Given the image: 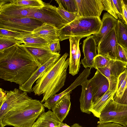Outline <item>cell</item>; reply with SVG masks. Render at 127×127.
<instances>
[{"mask_svg": "<svg viewBox=\"0 0 127 127\" xmlns=\"http://www.w3.org/2000/svg\"><path fill=\"white\" fill-rule=\"evenodd\" d=\"M78 17L100 18L103 10L102 0H75Z\"/></svg>", "mask_w": 127, "mask_h": 127, "instance_id": "12", "label": "cell"}, {"mask_svg": "<svg viewBox=\"0 0 127 127\" xmlns=\"http://www.w3.org/2000/svg\"><path fill=\"white\" fill-rule=\"evenodd\" d=\"M116 60L127 64V49L118 44Z\"/></svg>", "mask_w": 127, "mask_h": 127, "instance_id": "34", "label": "cell"}, {"mask_svg": "<svg viewBox=\"0 0 127 127\" xmlns=\"http://www.w3.org/2000/svg\"><path fill=\"white\" fill-rule=\"evenodd\" d=\"M59 6L57 7V11L59 15L64 20L69 23L78 17V13H71L65 10L61 5L59 3H57Z\"/></svg>", "mask_w": 127, "mask_h": 127, "instance_id": "32", "label": "cell"}, {"mask_svg": "<svg viewBox=\"0 0 127 127\" xmlns=\"http://www.w3.org/2000/svg\"><path fill=\"white\" fill-rule=\"evenodd\" d=\"M43 23L32 18L0 19V28L23 33H32Z\"/></svg>", "mask_w": 127, "mask_h": 127, "instance_id": "8", "label": "cell"}, {"mask_svg": "<svg viewBox=\"0 0 127 127\" xmlns=\"http://www.w3.org/2000/svg\"><path fill=\"white\" fill-rule=\"evenodd\" d=\"M30 18L36 19L59 30L68 23L58 13L57 7L48 3H44L42 7L38 9Z\"/></svg>", "mask_w": 127, "mask_h": 127, "instance_id": "7", "label": "cell"}, {"mask_svg": "<svg viewBox=\"0 0 127 127\" xmlns=\"http://www.w3.org/2000/svg\"><path fill=\"white\" fill-rule=\"evenodd\" d=\"M71 127H84L78 123H75L72 125L71 126Z\"/></svg>", "mask_w": 127, "mask_h": 127, "instance_id": "41", "label": "cell"}, {"mask_svg": "<svg viewBox=\"0 0 127 127\" xmlns=\"http://www.w3.org/2000/svg\"><path fill=\"white\" fill-rule=\"evenodd\" d=\"M21 44L20 40L13 38L0 37V51L17 44Z\"/></svg>", "mask_w": 127, "mask_h": 127, "instance_id": "30", "label": "cell"}, {"mask_svg": "<svg viewBox=\"0 0 127 127\" xmlns=\"http://www.w3.org/2000/svg\"><path fill=\"white\" fill-rule=\"evenodd\" d=\"M127 86V67L118 78L116 90L113 98L115 101L122 97Z\"/></svg>", "mask_w": 127, "mask_h": 127, "instance_id": "28", "label": "cell"}, {"mask_svg": "<svg viewBox=\"0 0 127 127\" xmlns=\"http://www.w3.org/2000/svg\"><path fill=\"white\" fill-rule=\"evenodd\" d=\"M96 127H124L122 125L115 123H111L98 124Z\"/></svg>", "mask_w": 127, "mask_h": 127, "instance_id": "39", "label": "cell"}, {"mask_svg": "<svg viewBox=\"0 0 127 127\" xmlns=\"http://www.w3.org/2000/svg\"><path fill=\"white\" fill-rule=\"evenodd\" d=\"M29 52L37 62L39 67L54 57L60 55L52 52L48 48L20 44Z\"/></svg>", "mask_w": 127, "mask_h": 127, "instance_id": "17", "label": "cell"}, {"mask_svg": "<svg viewBox=\"0 0 127 127\" xmlns=\"http://www.w3.org/2000/svg\"><path fill=\"white\" fill-rule=\"evenodd\" d=\"M12 2L17 5L25 7L40 8L44 5V3L40 0H11Z\"/></svg>", "mask_w": 127, "mask_h": 127, "instance_id": "29", "label": "cell"}, {"mask_svg": "<svg viewBox=\"0 0 127 127\" xmlns=\"http://www.w3.org/2000/svg\"><path fill=\"white\" fill-rule=\"evenodd\" d=\"M38 67L35 59L19 44L0 51V78L5 81L21 85Z\"/></svg>", "mask_w": 127, "mask_h": 127, "instance_id": "1", "label": "cell"}, {"mask_svg": "<svg viewBox=\"0 0 127 127\" xmlns=\"http://www.w3.org/2000/svg\"><path fill=\"white\" fill-rule=\"evenodd\" d=\"M60 127H71L65 123H64L62 122L61 123Z\"/></svg>", "mask_w": 127, "mask_h": 127, "instance_id": "42", "label": "cell"}, {"mask_svg": "<svg viewBox=\"0 0 127 127\" xmlns=\"http://www.w3.org/2000/svg\"><path fill=\"white\" fill-rule=\"evenodd\" d=\"M111 60L107 57L97 55L94 59L93 68L96 69L98 68L106 67Z\"/></svg>", "mask_w": 127, "mask_h": 127, "instance_id": "33", "label": "cell"}, {"mask_svg": "<svg viewBox=\"0 0 127 127\" xmlns=\"http://www.w3.org/2000/svg\"><path fill=\"white\" fill-rule=\"evenodd\" d=\"M91 68H85L80 74L75 81L66 89L61 93L56 94L48 98L43 105L44 107L49 110L51 109L57 102L62 97L68 93H71L72 91L79 85L81 84L87 79L91 73Z\"/></svg>", "mask_w": 127, "mask_h": 127, "instance_id": "14", "label": "cell"}, {"mask_svg": "<svg viewBox=\"0 0 127 127\" xmlns=\"http://www.w3.org/2000/svg\"><path fill=\"white\" fill-rule=\"evenodd\" d=\"M103 10L107 11L117 20H123V0H102Z\"/></svg>", "mask_w": 127, "mask_h": 127, "instance_id": "24", "label": "cell"}, {"mask_svg": "<svg viewBox=\"0 0 127 127\" xmlns=\"http://www.w3.org/2000/svg\"><path fill=\"white\" fill-rule=\"evenodd\" d=\"M60 56L61 55L52 58L44 64L38 67L26 82L23 85L19 86V89L27 93L33 92L32 87L34 83L47 69L60 58Z\"/></svg>", "mask_w": 127, "mask_h": 127, "instance_id": "18", "label": "cell"}, {"mask_svg": "<svg viewBox=\"0 0 127 127\" xmlns=\"http://www.w3.org/2000/svg\"><path fill=\"white\" fill-rule=\"evenodd\" d=\"M31 99L27 93L16 88L7 91L5 98L0 107V119L8 112L23 110L29 105Z\"/></svg>", "mask_w": 127, "mask_h": 127, "instance_id": "6", "label": "cell"}, {"mask_svg": "<svg viewBox=\"0 0 127 127\" xmlns=\"http://www.w3.org/2000/svg\"><path fill=\"white\" fill-rule=\"evenodd\" d=\"M116 90V89L112 91L108 90L92 106L90 111L95 116L99 118L103 108L110 99L113 98Z\"/></svg>", "mask_w": 127, "mask_h": 127, "instance_id": "26", "label": "cell"}, {"mask_svg": "<svg viewBox=\"0 0 127 127\" xmlns=\"http://www.w3.org/2000/svg\"><path fill=\"white\" fill-rule=\"evenodd\" d=\"M17 39L21 41V44L25 45L49 49L47 41L33 33L24 34Z\"/></svg>", "mask_w": 127, "mask_h": 127, "instance_id": "25", "label": "cell"}, {"mask_svg": "<svg viewBox=\"0 0 127 127\" xmlns=\"http://www.w3.org/2000/svg\"><path fill=\"white\" fill-rule=\"evenodd\" d=\"M62 122L52 111L49 110L41 113L32 127H60Z\"/></svg>", "mask_w": 127, "mask_h": 127, "instance_id": "22", "label": "cell"}, {"mask_svg": "<svg viewBox=\"0 0 127 127\" xmlns=\"http://www.w3.org/2000/svg\"><path fill=\"white\" fill-rule=\"evenodd\" d=\"M65 11L71 13H78V8L75 0H56Z\"/></svg>", "mask_w": 127, "mask_h": 127, "instance_id": "31", "label": "cell"}, {"mask_svg": "<svg viewBox=\"0 0 127 127\" xmlns=\"http://www.w3.org/2000/svg\"><path fill=\"white\" fill-rule=\"evenodd\" d=\"M70 94L68 93L62 97L51 109L54 113L62 122L66 117L70 109Z\"/></svg>", "mask_w": 127, "mask_h": 127, "instance_id": "21", "label": "cell"}, {"mask_svg": "<svg viewBox=\"0 0 127 127\" xmlns=\"http://www.w3.org/2000/svg\"><path fill=\"white\" fill-rule=\"evenodd\" d=\"M115 101L118 103L127 105V86L122 97Z\"/></svg>", "mask_w": 127, "mask_h": 127, "instance_id": "38", "label": "cell"}, {"mask_svg": "<svg viewBox=\"0 0 127 127\" xmlns=\"http://www.w3.org/2000/svg\"><path fill=\"white\" fill-rule=\"evenodd\" d=\"M38 8L19 6L13 3L11 0H0V19L30 18Z\"/></svg>", "mask_w": 127, "mask_h": 127, "instance_id": "9", "label": "cell"}, {"mask_svg": "<svg viewBox=\"0 0 127 127\" xmlns=\"http://www.w3.org/2000/svg\"><path fill=\"white\" fill-rule=\"evenodd\" d=\"M117 21L118 20L108 12L104 14L101 20L102 25L99 30L98 32L92 35L97 45L111 30L115 28Z\"/></svg>", "mask_w": 127, "mask_h": 127, "instance_id": "19", "label": "cell"}, {"mask_svg": "<svg viewBox=\"0 0 127 127\" xmlns=\"http://www.w3.org/2000/svg\"><path fill=\"white\" fill-rule=\"evenodd\" d=\"M113 98L101 111L97 123H113L127 127V105L117 103Z\"/></svg>", "mask_w": 127, "mask_h": 127, "instance_id": "5", "label": "cell"}, {"mask_svg": "<svg viewBox=\"0 0 127 127\" xmlns=\"http://www.w3.org/2000/svg\"><path fill=\"white\" fill-rule=\"evenodd\" d=\"M115 29L118 44L127 49V25L124 20H118Z\"/></svg>", "mask_w": 127, "mask_h": 127, "instance_id": "27", "label": "cell"}, {"mask_svg": "<svg viewBox=\"0 0 127 127\" xmlns=\"http://www.w3.org/2000/svg\"><path fill=\"white\" fill-rule=\"evenodd\" d=\"M0 127H4L3 125H2V124L0 123Z\"/></svg>", "mask_w": 127, "mask_h": 127, "instance_id": "43", "label": "cell"}, {"mask_svg": "<svg viewBox=\"0 0 127 127\" xmlns=\"http://www.w3.org/2000/svg\"><path fill=\"white\" fill-rule=\"evenodd\" d=\"M68 55L64 54L37 80L32 90L35 95L43 94L41 103L56 95L64 85L69 65V58L66 59Z\"/></svg>", "mask_w": 127, "mask_h": 127, "instance_id": "2", "label": "cell"}, {"mask_svg": "<svg viewBox=\"0 0 127 127\" xmlns=\"http://www.w3.org/2000/svg\"><path fill=\"white\" fill-rule=\"evenodd\" d=\"M89 80L93 91L92 106L109 90V83L107 78L97 69Z\"/></svg>", "mask_w": 127, "mask_h": 127, "instance_id": "13", "label": "cell"}, {"mask_svg": "<svg viewBox=\"0 0 127 127\" xmlns=\"http://www.w3.org/2000/svg\"><path fill=\"white\" fill-rule=\"evenodd\" d=\"M102 24L100 18L78 17L58 30L60 41L73 37H88L98 32Z\"/></svg>", "mask_w": 127, "mask_h": 127, "instance_id": "4", "label": "cell"}, {"mask_svg": "<svg viewBox=\"0 0 127 127\" xmlns=\"http://www.w3.org/2000/svg\"><path fill=\"white\" fill-rule=\"evenodd\" d=\"M82 92L79 101L80 109L82 112L88 114L92 107L93 91L90 80L87 79L81 85Z\"/></svg>", "mask_w": 127, "mask_h": 127, "instance_id": "20", "label": "cell"}, {"mask_svg": "<svg viewBox=\"0 0 127 127\" xmlns=\"http://www.w3.org/2000/svg\"><path fill=\"white\" fill-rule=\"evenodd\" d=\"M58 29L46 23L35 29L32 33L45 40L49 44L54 41L60 39Z\"/></svg>", "mask_w": 127, "mask_h": 127, "instance_id": "23", "label": "cell"}, {"mask_svg": "<svg viewBox=\"0 0 127 127\" xmlns=\"http://www.w3.org/2000/svg\"><path fill=\"white\" fill-rule=\"evenodd\" d=\"M45 111L44 107L40 101L32 99L29 105L23 110L9 112L0 120L4 127H32L40 114Z\"/></svg>", "mask_w": 127, "mask_h": 127, "instance_id": "3", "label": "cell"}, {"mask_svg": "<svg viewBox=\"0 0 127 127\" xmlns=\"http://www.w3.org/2000/svg\"><path fill=\"white\" fill-rule=\"evenodd\" d=\"M122 16L123 20L127 25V0H123Z\"/></svg>", "mask_w": 127, "mask_h": 127, "instance_id": "37", "label": "cell"}, {"mask_svg": "<svg viewBox=\"0 0 127 127\" xmlns=\"http://www.w3.org/2000/svg\"><path fill=\"white\" fill-rule=\"evenodd\" d=\"M23 33L0 28V37H9L17 38L20 37Z\"/></svg>", "mask_w": 127, "mask_h": 127, "instance_id": "35", "label": "cell"}, {"mask_svg": "<svg viewBox=\"0 0 127 127\" xmlns=\"http://www.w3.org/2000/svg\"><path fill=\"white\" fill-rule=\"evenodd\" d=\"M127 64L122 62L111 60L108 65L96 69L108 79L110 91L116 89L118 78L120 75L125 70Z\"/></svg>", "mask_w": 127, "mask_h": 127, "instance_id": "10", "label": "cell"}, {"mask_svg": "<svg viewBox=\"0 0 127 127\" xmlns=\"http://www.w3.org/2000/svg\"><path fill=\"white\" fill-rule=\"evenodd\" d=\"M97 46L92 35L83 41L82 48L84 58L81 60V63L85 68H93L94 59L97 55Z\"/></svg>", "mask_w": 127, "mask_h": 127, "instance_id": "16", "label": "cell"}, {"mask_svg": "<svg viewBox=\"0 0 127 127\" xmlns=\"http://www.w3.org/2000/svg\"><path fill=\"white\" fill-rule=\"evenodd\" d=\"M60 39L55 40L49 44L48 47L49 50L52 52L59 54L61 48Z\"/></svg>", "mask_w": 127, "mask_h": 127, "instance_id": "36", "label": "cell"}, {"mask_svg": "<svg viewBox=\"0 0 127 127\" xmlns=\"http://www.w3.org/2000/svg\"><path fill=\"white\" fill-rule=\"evenodd\" d=\"M118 44L115 28L111 30L103 38L97 45V55L107 57L116 60Z\"/></svg>", "mask_w": 127, "mask_h": 127, "instance_id": "11", "label": "cell"}, {"mask_svg": "<svg viewBox=\"0 0 127 127\" xmlns=\"http://www.w3.org/2000/svg\"><path fill=\"white\" fill-rule=\"evenodd\" d=\"M6 91L4 90L2 88L0 89V106L2 104L6 96Z\"/></svg>", "mask_w": 127, "mask_h": 127, "instance_id": "40", "label": "cell"}, {"mask_svg": "<svg viewBox=\"0 0 127 127\" xmlns=\"http://www.w3.org/2000/svg\"><path fill=\"white\" fill-rule=\"evenodd\" d=\"M82 38L81 37H73L69 39L70 43L69 73L73 76L78 73L80 67L81 54L79 42Z\"/></svg>", "mask_w": 127, "mask_h": 127, "instance_id": "15", "label": "cell"}]
</instances>
